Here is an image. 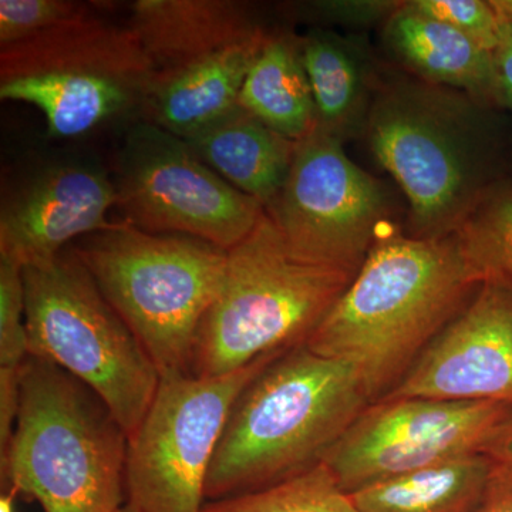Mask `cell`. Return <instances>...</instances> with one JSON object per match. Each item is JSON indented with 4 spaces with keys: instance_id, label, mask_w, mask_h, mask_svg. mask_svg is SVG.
<instances>
[{
    "instance_id": "cell-22",
    "label": "cell",
    "mask_w": 512,
    "mask_h": 512,
    "mask_svg": "<svg viewBox=\"0 0 512 512\" xmlns=\"http://www.w3.org/2000/svg\"><path fill=\"white\" fill-rule=\"evenodd\" d=\"M201 512H360L323 463L252 493L208 501Z\"/></svg>"
},
{
    "instance_id": "cell-10",
    "label": "cell",
    "mask_w": 512,
    "mask_h": 512,
    "mask_svg": "<svg viewBox=\"0 0 512 512\" xmlns=\"http://www.w3.org/2000/svg\"><path fill=\"white\" fill-rule=\"evenodd\" d=\"M265 211L295 258L357 274L376 242L386 200L339 137L315 127L298 141L285 187Z\"/></svg>"
},
{
    "instance_id": "cell-13",
    "label": "cell",
    "mask_w": 512,
    "mask_h": 512,
    "mask_svg": "<svg viewBox=\"0 0 512 512\" xmlns=\"http://www.w3.org/2000/svg\"><path fill=\"white\" fill-rule=\"evenodd\" d=\"M512 406V289L485 281L382 399Z\"/></svg>"
},
{
    "instance_id": "cell-31",
    "label": "cell",
    "mask_w": 512,
    "mask_h": 512,
    "mask_svg": "<svg viewBox=\"0 0 512 512\" xmlns=\"http://www.w3.org/2000/svg\"><path fill=\"white\" fill-rule=\"evenodd\" d=\"M494 5L504 16L512 20V0H497Z\"/></svg>"
},
{
    "instance_id": "cell-25",
    "label": "cell",
    "mask_w": 512,
    "mask_h": 512,
    "mask_svg": "<svg viewBox=\"0 0 512 512\" xmlns=\"http://www.w3.org/2000/svg\"><path fill=\"white\" fill-rule=\"evenodd\" d=\"M90 13V6L73 0H2L0 49L18 45L23 40Z\"/></svg>"
},
{
    "instance_id": "cell-27",
    "label": "cell",
    "mask_w": 512,
    "mask_h": 512,
    "mask_svg": "<svg viewBox=\"0 0 512 512\" xmlns=\"http://www.w3.org/2000/svg\"><path fill=\"white\" fill-rule=\"evenodd\" d=\"M498 15L501 18V33L493 52L495 84L498 103L512 109V20L504 16L500 10Z\"/></svg>"
},
{
    "instance_id": "cell-24",
    "label": "cell",
    "mask_w": 512,
    "mask_h": 512,
    "mask_svg": "<svg viewBox=\"0 0 512 512\" xmlns=\"http://www.w3.org/2000/svg\"><path fill=\"white\" fill-rule=\"evenodd\" d=\"M28 357L23 269L0 258V377H19Z\"/></svg>"
},
{
    "instance_id": "cell-16",
    "label": "cell",
    "mask_w": 512,
    "mask_h": 512,
    "mask_svg": "<svg viewBox=\"0 0 512 512\" xmlns=\"http://www.w3.org/2000/svg\"><path fill=\"white\" fill-rule=\"evenodd\" d=\"M128 26L156 73L211 55L261 28L245 3L232 0H137Z\"/></svg>"
},
{
    "instance_id": "cell-3",
    "label": "cell",
    "mask_w": 512,
    "mask_h": 512,
    "mask_svg": "<svg viewBox=\"0 0 512 512\" xmlns=\"http://www.w3.org/2000/svg\"><path fill=\"white\" fill-rule=\"evenodd\" d=\"M128 434L99 394L29 356L2 476L45 512H116L127 503Z\"/></svg>"
},
{
    "instance_id": "cell-28",
    "label": "cell",
    "mask_w": 512,
    "mask_h": 512,
    "mask_svg": "<svg viewBox=\"0 0 512 512\" xmlns=\"http://www.w3.org/2000/svg\"><path fill=\"white\" fill-rule=\"evenodd\" d=\"M483 453L493 461L495 473L512 477V413L501 424Z\"/></svg>"
},
{
    "instance_id": "cell-8",
    "label": "cell",
    "mask_w": 512,
    "mask_h": 512,
    "mask_svg": "<svg viewBox=\"0 0 512 512\" xmlns=\"http://www.w3.org/2000/svg\"><path fill=\"white\" fill-rule=\"evenodd\" d=\"M285 350L220 377L161 375L153 402L128 437L127 503L141 512H201L205 485L232 404Z\"/></svg>"
},
{
    "instance_id": "cell-12",
    "label": "cell",
    "mask_w": 512,
    "mask_h": 512,
    "mask_svg": "<svg viewBox=\"0 0 512 512\" xmlns=\"http://www.w3.org/2000/svg\"><path fill=\"white\" fill-rule=\"evenodd\" d=\"M370 146L412 207L423 238L454 234L474 205L473 165L463 138L439 110L410 94L376 104Z\"/></svg>"
},
{
    "instance_id": "cell-32",
    "label": "cell",
    "mask_w": 512,
    "mask_h": 512,
    "mask_svg": "<svg viewBox=\"0 0 512 512\" xmlns=\"http://www.w3.org/2000/svg\"><path fill=\"white\" fill-rule=\"evenodd\" d=\"M116 512H141V511L137 510V508L134 507V505H131L130 503H126L124 505H121L119 510H117Z\"/></svg>"
},
{
    "instance_id": "cell-1",
    "label": "cell",
    "mask_w": 512,
    "mask_h": 512,
    "mask_svg": "<svg viewBox=\"0 0 512 512\" xmlns=\"http://www.w3.org/2000/svg\"><path fill=\"white\" fill-rule=\"evenodd\" d=\"M484 282L458 232L376 239L348 289L303 345L355 367L375 403Z\"/></svg>"
},
{
    "instance_id": "cell-9",
    "label": "cell",
    "mask_w": 512,
    "mask_h": 512,
    "mask_svg": "<svg viewBox=\"0 0 512 512\" xmlns=\"http://www.w3.org/2000/svg\"><path fill=\"white\" fill-rule=\"evenodd\" d=\"M117 207L127 224L234 248L264 217V205L195 156L183 138L148 121L131 124L116 165Z\"/></svg>"
},
{
    "instance_id": "cell-19",
    "label": "cell",
    "mask_w": 512,
    "mask_h": 512,
    "mask_svg": "<svg viewBox=\"0 0 512 512\" xmlns=\"http://www.w3.org/2000/svg\"><path fill=\"white\" fill-rule=\"evenodd\" d=\"M493 477V461L484 453H470L349 495L360 512H477Z\"/></svg>"
},
{
    "instance_id": "cell-5",
    "label": "cell",
    "mask_w": 512,
    "mask_h": 512,
    "mask_svg": "<svg viewBox=\"0 0 512 512\" xmlns=\"http://www.w3.org/2000/svg\"><path fill=\"white\" fill-rule=\"evenodd\" d=\"M154 76L134 30L93 13L0 49V99L36 107L53 138L141 120Z\"/></svg>"
},
{
    "instance_id": "cell-2",
    "label": "cell",
    "mask_w": 512,
    "mask_h": 512,
    "mask_svg": "<svg viewBox=\"0 0 512 512\" xmlns=\"http://www.w3.org/2000/svg\"><path fill=\"white\" fill-rule=\"evenodd\" d=\"M370 404L349 363L316 355L303 343L285 350L232 404L205 501L252 493L322 463Z\"/></svg>"
},
{
    "instance_id": "cell-11",
    "label": "cell",
    "mask_w": 512,
    "mask_h": 512,
    "mask_svg": "<svg viewBox=\"0 0 512 512\" xmlns=\"http://www.w3.org/2000/svg\"><path fill=\"white\" fill-rule=\"evenodd\" d=\"M511 413L512 406L497 403L380 399L360 413L322 463L352 494L448 458L483 453Z\"/></svg>"
},
{
    "instance_id": "cell-26",
    "label": "cell",
    "mask_w": 512,
    "mask_h": 512,
    "mask_svg": "<svg viewBox=\"0 0 512 512\" xmlns=\"http://www.w3.org/2000/svg\"><path fill=\"white\" fill-rule=\"evenodd\" d=\"M410 8L453 26L493 53L501 33V18L493 2L483 0H416Z\"/></svg>"
},
{
    "instance_id": "cell-23",
    "label": "cell",
    "mask_w": 512,
    "mask_h": 512,
    "mask_svg": "<svg viewBox=\"0 0 512 512\" xmlns=\"http://www.w3.org/2000/svg\"><path fill=\"white\" fill-rule=\"evenodd\" d=\"M457 232L485 281L512 289V188L478 202Z\"/></svg>"
},
{
    "instance_id": "cell-18",
    "label": "cell",
    "mask_w": 512,
    "mask_h": 512,
    "mask_svg": "<svg viewBox=\"0 0 512 512\" xmlns=\"http://www.w3.org/2000/svg\"><path fill=\"white\" fill-rule=\"evenodd\" d=\"M387 36L397 55L427 79L498 101L493 53L460 30L406 5L390 19Z\"/></svg>"
},
{
    "instance_id": "cell-29",
    "label": "cell",
    "mask_w": 512,
    "mask_h": 512,
    "mask_svg": "<svg viewBox=\"0 0 512 512\" xmlns=\"http://www.w3.org/2000/svg\"><path fill=\"white\" fill-rule=\"evenodd\" d=\"M477 512H512V477L495 473Z\"/></svg>"
},
{
    "instance_id": "cell-21",
    "label": "cell",
    "mask_w": 512,
    "mask_h": 512,
    "mask_svg": "<svg viewBox=\"0 0 512 512\" xmlns=\"http://www.w3.org/2000/svg\"><path fill=\"white\" fill-rule=\"evenodd\" d=\"M302 62L315 103L316 128L338 136L362 100V72L338 37L325 32L301 39Z\"/></svg>"
},
{
    "instance_id": "cell-15",
    "label": "cell",
    "mask_w": 512,
    "mask_h": 512,
    "mask_svg": "<svg viewBox=\"0 0 512 512\" xmlns=\"http://www.w3.org/2000/svg\"><path fill=\"white\" fill-rule=\"evenodd\" d=\"M266 33L259 28L211 55L156 73L141 120L187 140L237 110Z\"/></svg>"
},
{
    "instance_id": "cell-17",
    "label": "cell",
    "mask_w": 512,
    "mask_h": 512,
    "mask_svg": "<svg viewBox=\"0 0 512 512\" xmlns=\"http://www.w3.org/2000/svg\"><path fill=\"white\" fill-rule=\"evenodd\" d=\"M184 141L195 156L265 210L285 187L298 146L241 107Z\"/></svg>"
},
{
    "instance_id": "cell-7",
    "label": "cell",
    "mask_w": 512,
    "mask_h": 512,
    "mask_svg": "<svg viewBox=\"0 0 512 512\" xmlns=\"http://www.w3.org/2000/svg\"><path fill=\"white\" fill-rule=\"evenodd\" d=\"M22 269L29 356L59 366L99 394L130 437L156 396V363L73 247L50 264Z\"/></svg>"
},
{
    "instance_id": "cell-6",
    "label": "cell",
    "mask_w": 512,
    "mask_h": 512,
    "mask_svg": "<svg viewBox=\"0 0 512 512\" xmlns=\"http://www.w3.org/2000/svg\"><path fill=\"white\" fill-rule=\"evenodd\" d=\"M72 247L160 375L188 372L201 320L224 279L227 249L127 222H114Z\"/></svg>"
},
{
    "instance_id": "cell-4",
    "label": "cell",
    "mask_w": 512,
    "mask_h": 512,
    "mask_svg": "<svg viewBox=\"0 0 512 512\" xmlns=\"http://www.w3.org/2000/svg\"><path fill=\"white\" fill-rule=\"evenodd\" d=\"M356 274L295 258L268 214L228 251L220 291L195 336L190 369L220 377L303 343Z\"/></svg>"
},
{
    "instance_id": "cell-30",
    "label": "cell",
    "mask_w": 512,
    "mask_h": 512,
    "mask_svg": "<svg viewBox=\"0 0 512 512\" xmlns=\"http://www.w3.org/2000/svg\"><path fill=\"white\" fill-rule=\"evenodd\" d=\"M16 495L18 493L13 488H9L6 493L2 494V497H0V512H15Z\"/></svg>"
},
{
    "instance_id": "cell-20",
    "label": "cell",
    "mask_w": 512,
    "mask_h": 512,
    "mask_svg": "<svg viewBox=\"0 0 512 512\" xmlns=\"http://www.w3.org/2000/svg\"><path fill=\"white\" fill-rule=\"evenodd\" d=\"M238 106L292 141H301L315 130V103L302 62L301 40L285 32L266 33Z\"/></svg>"
},
{
    "instance_id": "cell-14",
    "label": "cell",
    "mask_w": 512,
    "mask_h": 512,
    "mask_svg": "<svg viewBox=\"0 0 512 512\" xmlns=\"http://www.w3.org/2000/svg\"><path fill=\"white\" fill-rule=\"evenodd\" d=\"M114 180L96 165H47L19 185L0 208V258L30 268L55 261L74 239L111 227Z\"/></svg>"
}]
</instances>
